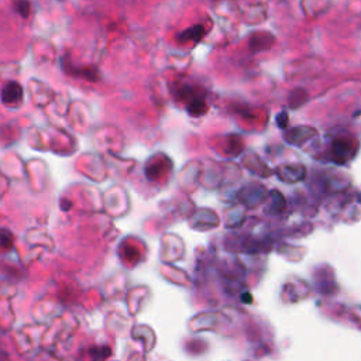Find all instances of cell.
I'll use <instances>...</instances> for the list:
<instances>
[{"label":"cell","instance_id":"6da1fadb","mask_svg":"<svg viewBox=\"0 0 361 361\" xmlns=\"http://www.w3.org/2000/svg\"><path fill=\"white\" fill-rule=\"evenodd\" d=\"M357 144L353 138H338L333 146V159L338 164H346L356 155Z\"/></svg>","mask_w":361,"mask_h":361},{"label":"cell","instance_id":"7a4b0ae2","mask_svg":"<svg viewBox=\"0 0 361 361\" xmlns=\"http://www.w3.org/2000/svg\"><path fill=\"white\" fill-rule=\"evenodd\" d=\"M23 99V88L19 82H9L1 89V102L4 104H17Z\"/></svg>","mask_w":361,"mask_h":361},{"label":"cell","instance_id":"3957f363","mask_svg":"<svg viewBox=\"0 0 361 361\" xmlns=\"http://www.w3.org/2000/svg\"><path fill=\"white\" fill-rule=\"evenodd\" d=\"M64 65V69H65V72L69 74V75H75V77H79V78H85L90 80V82H95V80H98V71L96 69H93V68H77L74 67V65H68V64H62Z\"/></svg>","mask_w":361,"mask_h":361},{"label":"cell","instance_id":"277c9868","mask_svg":"<svg viewBox=\"0 0 361 361\" xmlns=\"http://www.w3.org/2000/svg\"><path fill=\"white\" fill-rule=\"evenodd\" d=\"M203 35H205L203 26H192L191 28H186L183 33H180L178 35V40H180V43H188V41L198 43V41L202 40Z\"/></svg>","mask_w":361,"mask_h":361},{"label":"cell","instance_id":"5b68a950","mask_svg":"<svg viewBox=\"0 0 361 361\" xmlns=\"http://www.w3.org/2000/svg\"><path fill=\"white\" fill-rule=\"evenodd\" d=\"M186 109H188V113L192 114V116H202V114H205L206 110H207V106H206V103L203 102L202 98L192 96L191 99H189V102H188Z\"/></svg>","mask_w":361,"mask_h":361},{"label":"cell","instance_id":"8992f818","mask_svg":"<svg viewBox=\"0 0 361 361\" xmlns=\"http://www.w3.org/2000/svg\"><path fill=\"white\" fill-rule=\"evenodd\" d=\"M164 159H165V157H164ZM164 159H161V161H154L153 164H148V165H147L146 174L148 180H158L159 177L164 175V172H165Z\"/></svg>","mask_w":361,"mask_h":361},{"label":"cell","instance_id":"52a82bcc","mask_svg":"<svg viewBox=\"0 0 361 361\" xmlns=\"http://www.w3.org/2000/svg\"><path fill=\"white\" fill-rule=\"evenodd\" d=\"M112 354L110 349L107 346H96L89 350V356L92 361H104Z\"/></svg>","mask_w":361,"mask_h":361},{"label":"cell","instance_id":"ba28073f","mask_svg":"<svg viewBox=\"0 0 361 361\" xmlns=\"http://www.w3.org/2000/svg\"><path fill=\"white\" fill-rule=\"evenodd\" d=\"M14 244L13 234L6 229H0V247L4 250H10Z\"/></svg>","mask_w":361,"mask_h":361},{"label":"cell","instance_id":"9c48e42d","mask_svg":"<svg viewBox=\"0 0 361 361\" xmlns=\"http://www.w3.org/2000/svg\"><path fill=\"white\" fill-rule=\"evenodd\" d=\"M16 10L20 13L22 17L27 19V17L30 16V10H31L30 1H28V0H19V1L16 3Z\"/></svg>","mask_w":361,"mask_h":361},{"label":"cell","instance_id":"30bf717a","mask_svg":"<svg viewBox=\"0 0 361 361\" xmlns=\"http://www.w3.org/2000/svg\"><path fill=\"white\" fill-rule=\"evenodd\" d=\"M61 207H64V210H69L71 202H69V201H65V199H62V201H61Z\"/></svg>","mask_w":361,"mask_h":361}]
</instances>
